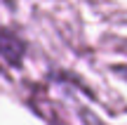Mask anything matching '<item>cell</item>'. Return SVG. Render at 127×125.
<instances>
[{"mask_svg": "<svg viewBox=\"0 0 127 125\" xmlns=\"http://www.w3.org/2000/svg\"><path fill=\"white\" fill-rule=\"evenodd\" d=\"M57 125H61V123H57Z\"/></svg>", "mask_w": 127, "mask_h": 125, "instance_id": "cell-2", "label": "cell"}, {"mask_svg": "<svg viewBox=\"0 0 127 125\" xmlns=\"http://www.w3.org/2000/svg\"><path fill=\"white\" fill-rule=\"evenodd\" d=\"M111 71H113V73L118 76V78H123L125 83H127V66H113Z\"/></svg>", "mask_w": 127, "mask_h": 125, "instance_id": "cell-1", "label": "cell"}]
</instances>
